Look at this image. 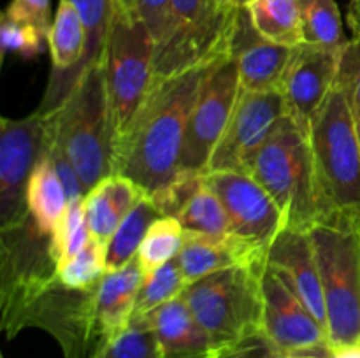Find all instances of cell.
<instances>
[{
	"instance_id": "f35d334b",
	"label": "cell",
	"mask_w": 360,
	"mask_h": 358,
	"mask_svg": "<svg viewBox=\"0 0 360 358\" xmlns=\"http://www.w3.org/2000/svg\"><path fill=\"white\" fill-rule=\"evenodd\" d=\"M330 358H360V340L334 346L333 351H330Z\"/></svg>"
},
{
	"instance_id": "5bb4252c",
	"label": "cell",
	"mask_w": 360,
	"mask_h": 358,
	"mask_svg": "<svg viewBox=\"0 0 360 358\" xmlns=\"http://www.w3.org/2000/svg\"><path fill=\"white\" fill-rule=\"evenodd\" d=\"M262 291V339L273 347V351L313 353L333 350L326 326L267 267L264 272Z\"/></svg>"
},
{
	"instance_id": "8d00e7d4",
	"label": "cell",
	"mask_w": 360,
	"mask_h": 358,
	"mask_svg": "<svg viewBox=\"0 0 360 358\" xmlns=\"http://www.w3.org/2000/svg\"><path fill=\"white\" fill-rule=\"evenodd\" d=\"M136 13L150 30L155 44H160L169 27L171 0H136Z\"/></svg>"
},
{
	"instance_id": "b9f144b4",
	"label": "cell",
	"mask_w": 360,
	"mask_h": 358,
	"mask_svg": "<svg viewBox=\"0 0 360 358\" xmlns=\"http://www.w3.org/2000/svg\"><path fill=\"white\" fill-rule=\"evenodd\" d=\"M115 13L137 14L136 13V0H115Z\"/></svg>"
},
{
	"instance_id": "2e32d148",
	"label": "cell",
	"mask_w": 360,
	"mask_h": 358,
	"mask_svg": "<svg viewBox=\"0 0 360 358\" xmlns=\"http://www.w3.org/2000/svg\"><path fill=\"white\" fill-rule=\"evenodd\" d=\"M292 53L294 48L264 39L253 27L248 9L239 7L231 41V56L238 65L243 91L281 93Z\"/></svg>"
},
{
	"instance_id": "bcb514c9",
	"label": "cell",
	"mask_w": 360,
	"mask_h": 358,
	"mask_svg": "<svg viewBox=\"0 0 360 358\" xmlns=\"http://www.w3.org/2000/svg\"><path fill=\"white\" fill-rule=\"evenodd\" d=\"M357 132H359V142H360V121H357Z\"/></svg>"
},
{
	"instance_id": "3957f363",
	"label": "cell",
	"mask_w": 360,
	"mask_h": 358,
	"mask_svg": "<svg viewBox=\"0 0 360 358\" xmlns=\"http://www.w3.org/2000/svg\"><path fill=\"white\" fill-rule=\"evenodd\" d=\"M44 116L46 128L74 165L86 193L112 174V137L102 62L84 69L62 102Z\"/></svg>"
},
{
	"instance_id": "74e56055",
	"label": "cell",
	"mask_w": 360,
	"mask_h": 358,
	"mask_svg": "<svg viewBox=\"0 0 360 358\" xmlns=\"http://www.w3.org/2000/svg\"><path fill=\"white\" fill-rule=\"evenodd\" d=\"M273 353V347L262 337H259V339H252L238 346L225 347L220 358H271Z\"/></svg>"
},
{
	"instance_id": "f6af8a7d",
	"label": "cell",
	"mask_w": 360,
	"mask_h": 358,
	"mask_svg": "<svg viewBox=\"0 0 360 358\" xmlns=\"http://www.w3.org/2000/svg\"><path fill=\"white\" fill-rule=\"evenodd\" d=\"M224 350H225V347H220V350L213 351V353L207 354V357H204V358H220V357H221V353H224Z\"/></svg>"
},
{
	"instance_id": "83f0119b",
	"label": "cell",
	"mask_w": 360,
	"mask_h": 358,
	"mask_svg": "<svg viewBox=\"0 0 360 358\" xmlns=\"http://www.w3.org/2000/svg\"><path fill=\"white\" fill-rule=\"evenodd\" d=\"M186 286L188 281L183 276L176 260H171L150 272H144L136 309H134V318L148 314L160 305L181 297Z\"/></svg>"
},
{
	"instance_id": "8fae6325",
	"label": "cell",
	"mask_w": 360,
	"mask_h": 358,
	"mask_svg": "<svg viewBox=\"0 0 360 358\" xmlns=\"http://www.w3.org/2000/svg\"><path fill=\"white\" fill-rule=\"evenodd\" d=\"M44 123L41 109L20 119H0V228L20 225L30 216L27 188L42 154Z\"/></svg>"
},
{
	"instance_id": "30bf717a",
	"label": "cell",
	"mask_w": 360,
	"mask_h": 358,
	"mask_svg": "<svg viewBox=\"0 0 360 358\" xmlns=\"http://www.w3.org/2000/svg\"><path fill=\"white\" fill-rule=\"evenodd\" d=\"M241 91L238 65L229 51L214 63L200 88L186 125L179 172L206 174L211 154L234 114Z\"/></svg>"
},
{
	"instance_id": "60d3db41",
	"label": "cell",
	"mask_w": 360,
	"mask_h": 358,
	"mask_svg": "<svg viewBox=\"0 0 360 358\" xmlns=\"http://www.w3.org/2000/svg\"><path fill=\"white\" fill-rule=\"evenodd\" d=\"M330 351H313V353H276L274 351L271 358H330Z\"/></svg>"
},
{
	"instance_id": "836d02e7",
	"label": "cell",
	"mask_w": 360,
	"mask_h": 358,
	"mask_svg": "<svg viewBox=\"0 0 360 358\" xmlns=\"http://www.w3.org/2000/svg\"><path fill=\"white\" fill-rule=\"evenodd\" d=\"M206 181V174L200 172H178L171 183L160 188L158 192L151 193L155 206L162 213V216L176 218L185 204L193 197V193L200 188Z\"/></svg>"
},
{
	"instance_id": "4fadbf2b",
	"label": "cell",
	"mask_w": 360,
	"mask_h": 358,
	"mask_svg": "<svg viewBox=\"0 0 360 358\" xmlns=\"http://www.w3.org/2000/svg\"><path fill=\"white\" fill-rule=\"evenodd\" d=\"M206 183L224 204L232 234L269 251L285 230V216L262 185L245 172H206Z\"/></svg>"
},
{
	"instance_id": "484cf974",
	"label": "cell",
	"mask_w": 360,
	"mask_h": 358,
	"mask_svg": "<svg viewBox=\"0 0 360 358\" xmlns=\"http://www.w3.org/2000/svg\"><path fill=\"white\" fill-rule=\"evenodd\" d=\"M176 220L181 223L185 232H199V234L210 235L232 234L227 211L206 181L185 204Z\"/></svg>"
},
{
	"instance_id": "e575fe53",
	"label": "cell",
	"mask_w": 360,
	"mask_h": 358,
	"mask_svg": "<svg viewBox=\"0 0 360 358\" xmlns=\"http://www.w3.org/2000/svg\"><path fill=\"white\" fill-rule=\"evenodd\" d=\"M0 41H2L4 55L11 53V55H16L23 60H32L42 51L44 42H48V37L42 35L37 28L18 23V21L9 20L2 14Z\"/></svg>"
},
{
	"instance_id": "d4e9b609",
	"label": "cell",
	"mask_w": 360,
	"mask_h": 358,
	"mask_svg": "<svg viewBox=\"0 0 360 358\" xmlns=\"http://www.w3.org/2000/svg\"><path fill=\"white\" fill-rule=\"evenodd\" d=\"M304 44L341 53L348 42L336 0H301Z\"/></svg>"
},
{
	"instance_id": "ab89813d",
	"label": "cell",
	"mask_w": 360,
	"mask_h": 358,
	"mask_svg": "<svg viewBox=\"0 0 360 358\" xmlns=\"http://www.w3.org/2000/svg\"><path fill=\"white\" fill-rule=\"evenodd\" d=\"M347 20L355 37H360V0H350V4H348Z\"/></svg>"
},
{
	"instance_id": "7c38bea8",
	"label": "cell",
	"mask_w": 360,
	"mask_h": 358,
	"mask_svg": "<svg viewBox=\"0 0 360 358\" xmlns=\"http://www.w3.org/2000/svg\"><path fill=\"white\" fill-rule=\"evenodd\" d=\"M285 116L287 107L281 93L241 91L234 114L211 154L207 172L250 174L259 151Z\"/></svg>"
},
{
	"instance_id": "ac0fdd59",
	"label": "cell",
	"mask_w": 360,
	"mask_h": 358,
	"mask_svg": "<svg viewBox=\"0 0 360 358\" xmlns=\"http://www.w3.org/2000/svg\"><path fill=\"white\" fill-rule=\"evenodd\" d=\"M267 253L234 234L210 235L185 232L176 262L188 283L238 265H266Z\"/></svg>"
},
{
	"instance_id": "9c48e42d",
	"label": "cell",
	"mask_w": 360,
	"mask_h": 358,
	"mask_svg": "<svg viewBox=\"0 0 360 358\" xmlns=\"http://www.w3.org/2000/svg\"><path fill=\"white\" fill-rule=\"evenodd\" d=\"M239 7L171 0L165 37L155 48V77H171L231 51Z\"/></svg>"
},
{
	"instance_id": "d6a6232c",
	"label": "cell",
	"mask_w": 360,
	"mask_h": 358,
	"mask_svg": "<svg viewBox=\"0 0 360 358\" xmlns=\"http://www.w3.org/2000/svg\"><path fill=\"white\" fill-rule=\"evenodd\" d=\"M336 86L343 91L355 121H360V37L355 35L340 53Z\"/></svg>"
},
{
	"instance_id": "52a82bcc",
	"label": "cell",
	"mask_w": 360,
	"mask_h": 358,
	"mask_svg": "<svg viewBox=\"0 0 360 358\" xmlns=\"http://www.w3.org/2000/svg\"><path fill=\"white\" fill-rule=\"evenodd\" d=\"M250 175L273 197L285 227L309 232L322 220L308 135L285 116L257 154Z\"/></svg>"
},
{
	"instance_id": "1f68e13d",
	"label": "cell",
	"mask_w": 360,
	"mask_h": 358,
	"mask_svg": "<svg viewBox=\"0 0 360 358\" xmlns=\"http://www.w3.org/2000/svg\"><path fill=\"white\" fill-rule=\"evenodd\" d=\"M108 272L105 269V248L91 239L86 248L72 260L58 267V277L63 284L76 290L95 286Z\"/></svg>"
},
{
	"instance_id": "4316f807",
	"label": "cell",
	"mask_w": 360,
	"mask_h": 358,
	"mask_svg": "<svg viewBox=\"0 0 360 358\" xmlns=\"http://www.w3.org/2000/svg\"><path fill=\"white\" fill-rule=\"evenodd\" d=\"M69 2L79 13L84 32H86V49H84V58L77 74L79 77L84 69L102 62L105 42H108L112 18H115V0H69Z\"/></svg>"
},
{
	"instance_id": "7bdbcfd3",
	"label": "cell",
	"mask_w": 360,
	"mask_h": 358,
	"mask_svg": "<svg viewBox=\"0 0 360 358\" xmlns=\"http://www.w3.org/2000/svg\"><path fill=\"white\" fill-rule=\"evenodd\" d=\"M250 2H253V0H229L232 7H246Z\"/></svg>"
},
{
	"instance_id": "6da1fadb",
	"label": "cell",
	"mask_w": 360,
	"mask_h": 358,
	"mask_svg": "<svg viewBox=\"0 0 360 358\" xmlns=\"http://www.w3.org/2000/svg\"><path fill=\"white\" fill-rule=\"evenodd\" d=\"M221 56L176 76L155 77L132 126L116 146L112 174L127 175L148 195L178 175L188 118L204 79Z\"/></svg>"
},
{
	"instance_id": "ffe728a7",
	"label": "cell",
	"mask_w": 360,
	"mask_h": 358,
	"mask_svg": "<svg viewBox=\"0 0 360 358\" xmlns=\"http://www.w3.org/2000/svg\"><path fill=\"white\" fill-rule=\"evenodd\" d=\"M136 318H144L151 326L162 358H204L220 350L197 321L183 295Z\"/></svg>"
},
{
	"instance_id": "ba28073f",
	"label": "cell",
	"mask_w": 360,
	"mask_h": 358,
	"mask_svg": "<svg viewBox=\"0 0 360 358\" xmlns=\"http://www.w3.org/2000/svg\"><path fill=\"white\" fill-rule=\"evenodd\" d=\"M155 48L150 30L137 14L115 13L102 56L112 154L155 81Z\"/></svg>"
},
{
	"instance_id": "d6986e66",
	"label": "cell",
	"mask_w": 360,
	"mask_h": 358,
	"mask_svg": "<svg viewBox=\"0 0 360 358\" xmlns=\"http://www.w3.org/2000/svg\"><path fill=\"white\" fill-rule=\"evenodd\" d=\"M143 277L144 270L136 256L129 265L105 272L98 281L95 291L97 347L122 333L130 325Z\"/></svg>"
},
{
	"instance_id": "8992f818",
	"label": "cell",
	"mask_w": 360,
	"mask_h": 358,
	"mask_svg": "<svg viewBox=\"0 0 360 358\" xmlns=\"http://www.w3.org/2000/svg\"><path fill=\"white\" fill-rule=\"evenodd\" d=\"M266 265H238L188 283L183 298L218 347L262 337Z\"/></svg>"
},
{
	"instance_id": "44dd1931",
	"label": "cell",
	"mask_w": 360,
	"mask_h": 358,
	"mask_svg": "<svg viewBox=\"0 0 360 358\" xmlns=\"http://www.w3.org/2000/svg\"><path fill=\"white\" fill-rule=\"evenodd\" d=\"M144 195L146 192L137 183L122 174H111L97 183L84 197L91 239L108 248L122 221Z\"/></svg>"
},
{
	"instance_id": "4dcf8cb0",
	"label": "cell",
	"mask_w": 360,
	"mask_h": 358,
	"mask_svg": "<svg viewBox=\"0 0 360 358\" xmlns=\"http://www.w3.org/2000/svg\"><path fill=\"white\" fill-rule=\"evenodd\" d=\"M91 358H162V351L146 319L132 318L122 333L98 346Z\"/></svg>"
},
{
	"instance_id": "cb8c5ba5",
	"label": "cell",
	"mask_w": 360,
	"mask_h": 358,
	"mask_svg": "<svg viewBox=\"0 0 360 358\" xmlns=\"http://www.w3.org/2000/svg\"><path fill=\"white\" fill-rule=\"evenodd\" d=\"M160 216L162 213L155 206L153 199L146 193L127 214V218L122 221V225L105 248V269H108V272L123 269L136 258L148 230Z\"/></svg>"
},
{
	"instance_id": "277c9868",
	"label": "cell",
	"mask_w": 360,
	"mask_h": 358,
	"mask_svg": "<svg viewBox=\"0 0 360 358\" xmlns=\"http://www.w3.org/2000/svg\"><path fill=\"white\" fill-rule=\"evenodd\" d=\"M309 150L319 186L322 220L360 216V142L352 109L334 84L309 123Z\"/></svg>"
},
{
	"instance_id": "ee69618b",
	"label": "cell",
	"mask_w": 360,
	"mask_h": 358,
	"mask_svg": "<svg viewBox=\"0 0 360 358\" xmlns=\"http://www.w3.org/2000/svg\"><path fill=\"white\" fill-rule=\"evenodd\" d=\"M211 2L217 7H232L231 4H229V0H211Z\"/></svg>"
},
{
	"instance_id": "7a4b0ae2",
	"label": "cell",
	"mask_w": 360,
	"mask_h": 358,
	"mask_svg": "<svg viewBox=\"0 0 360 358\" xmlns=\"http://www.w3.org/2000/svg\"><path fill=\"white\" fill-rule=\"evenodd\" d=\"M97 284L86 290L67 286L55 263L4 274L0 277L4 336L14 339L27 329L44 330L58 343L63 358H91L97 350Z\"/></svg>"
},
{
	"instance_id": "603a6c76",
	"label": "cell",
	"mask_w": 360,
	"mask_h": 358,
	"mask_svg": "<svg viewBox=\"0 0 360 358\" xmlns=\"http://www.w3.org/2000/svg\"><path fill=\"white\" fill-rule=\"evenodd\" d=\"M255 30L274 44H304L301 0H253L246 6Z\"/></svg>"
},
{
	"instance_id": "9a60e30c",
	"label": "cell",
	"mask_w": 360,
	"mask_h": 358,
	"mask_svg": "<svg viewBox=\"0 0 360 358\" xmlns=\"http://www.w3.org/2000/svg\"><path fill=\"white\" fill-rule=\"evenodd\" d=\"M340 53L316 46L294 48L283 83L287 116L308 135L309 123L336 84Z\"/></svg>"
},
{
	"instance_id": "f1b7e54d",
	"label": "cell",
	"mask_w": 360,
	"mask_h": 358,
	"mask_svg": "<svg viewBox=\"0 0 360 358\" xmlns=\"http://www.w3.org/2000/svg\"><path fill=\"white\" fill-rule=\"evenodd\" d=\"M183 241H185V228L176 218H158L150 227L139 251H137V260L144 272H150L171 260H176Z\"/></svg>"
},
{
	"instance_id": "e0dca14e",
	"label": "cell",
	"mask_w": 360,
	"mask_h": 358,
	"mask_svg": "<svg viewBox=\"0 0 360 358\" xmlns=\"http://www.w3.org/2000/svg\"><path fill=\"white\" fill-rule=\"evenodd\" d=\"M266 267L290 288L292 293L327 329L326 298L308 232L294 228L281 230L267 251Z\"/></svg>"
},
{
	"instance_id": "7402d4cb",
	"label": "cell",
	"mask_w": 360,
	"mask_h": 358,
	"mask_svg": "<svg viewBox=\"0 0 360 358\" xmlns=\"http://www.w3.org/2000/svg\"><path fill=\"white\" fill-rule=\"evenodd\" d=\"M69 206L65 188L53 167L51 160L42 150L41 158L32 171L27 188V209L39 230L46 235H53L56 225L62 220Z\"/></svg>"
},
{
	"instance_id": "f546056e",
	"label": "cell",
	"mask_w": 360,
	"mask_h": 358,
	"mask_svg": "<svg viewBox=\"0 0 360 358\" xmlns=\"http://www.w3.org/2000/svg\"><path fill=\"white\" fill-rule=\"evenodd\" d=\"M90 241L91 234L84 211V197L70 200L51 235V255L56 267H62L63 263L72 260L77 253L86 248Z\"/></svg>"
},
{
	"instance_id": "5b68a950",
	"label": "cell",
	"mask_w": 360,
	"mask_h": 358,
	"mask_svg": "<svg viewBox=\"0 0 360 358\" xmlns=\"http://www.w3.org/2000/svg\"><path fill=\"white\" fill-rule=\"evenodd\" d=\"M330 346L360 340V216L333 214L309 228Z\"/></svg>"
},
{
	"instance_id": "d590c367",
	"label": "cell",
	"mask_w": 360,
	"mask_h": 358,
	"mask_svg": "<svg viewBox=\"0 0 360 358\" xmlns=\"http://www.w3.org/2000/svg\"><path fill=\"white\" fill-rule=\"evenodd\" d=\"M4 16L18 23L28 25L48 37L51 30V0H13Z\"/></svg>"
}]
</instances>
